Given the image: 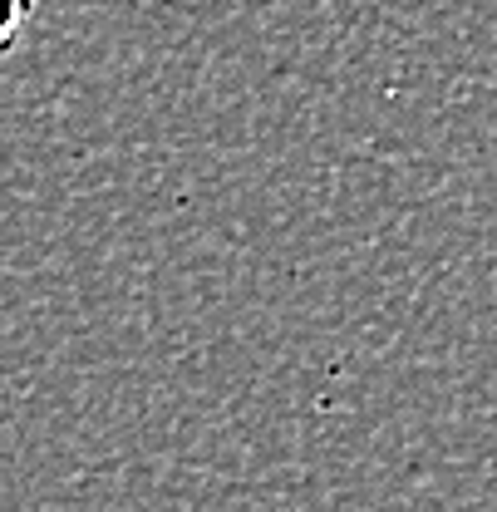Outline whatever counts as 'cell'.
Returning <instances> with one entry per match:
<instances>
[{"label":"cell","mask_w":497,"mask_h":512,"mask_svg":"<svg viewBox=\"0 0 497 512\" xmlns=\"http://www.w3.org/2000/svg\"><path fill=\"white\" fill-rule=\"evenodd\" d=\"M30 10H35V0H10V15H5V30H0V45H5V50H15V40H20Z\"/></svg>","instance_id":"cell-1"}]
</instances>
